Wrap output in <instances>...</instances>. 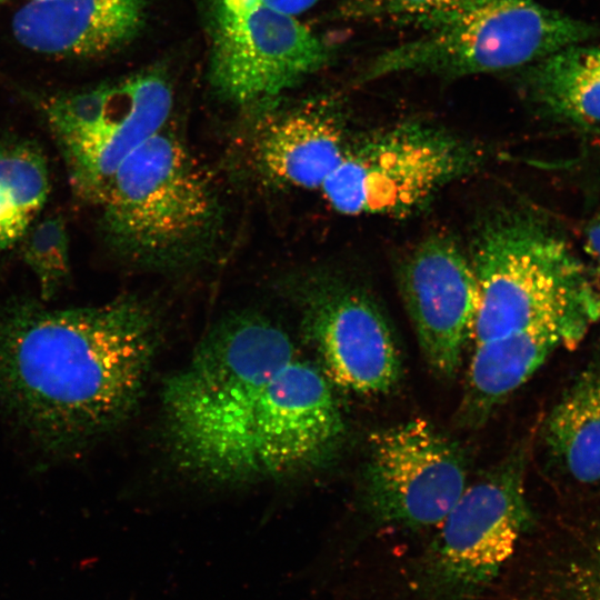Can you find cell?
<instances>
[{
  "label": "cell",
  "instance_id": "ac0fdd59",
  "mask_svg": "<svg viewBox=\"0 0 600 600\" xmlns=\"http://www.w3.org/2000/svg\"><path fill=\"white\" fill-rule=\"evenodd\" d=\"M49 191L48 162L34 142L0 144V252L20 242Z\"/></svg>",
  "mask_w": 600,
  "mask_h": 600
},
{
  "label": "cell",
  "instance_id": "cb8c5ba5",
  "mask_svg": "<svg viewBox=\"0 0 600 600\" xmlns=\"http://www.w3.org/2000/svg\"><path fill=\"white\" fill-rule=\"evenodd\" d=\"M29 1H40V0H29Z\"/></svg>",
  "mask_w": 600,
  "mask_h": 600
},
{
  "label": "cell",
  "instance_id": "ffe728a7",
  "mask_svg": "<svg viewBox=\"0 0 600 600\" xmlns=\"http://www.w3.org/2000/svg\"><path fill=\"white\" fill-rule=\"evenodd\" d=\"M491 0H344L342 16L362 21L414 26L423 31L446 24Z\"/></svg>",
  "mask_w": 600,
  "mask_h": 600
},
{
  "label": "cell",
  "instance_id": "7c38bea8",
  "mask_svg": "<svg viewBox=\"0 0 600 600\" xmlns=\"http://www.w3.org/2000/svg\"><path fill=\"white\" fill-rule=\"evenodd\" d=\"M400 289L428 364L452 378L472 338L479 303L469 256L449 237H429L402 264Z\"/></svg>",
  "mask_w": 600,
  "mask_h": 600
},
{
  "label": "cell",
  "instance_id": "6da1fadb",
  "mask_svg": "<svg viewBox=\"0 0 600 600\" xmlns=\"http://www.w3.org/2000/svg\"><path fill=\"white\" fill-rule=\"evenodd\" d=\"M162 402L179 460L214 480L311 467L344 434L330 381L258 312L219 321L166 381Z\"/></svg>",
  "mask_w": 600,
  "mask_h": 600
},
{
  "label": "cell",
  "instance_id": "30bf717a",
  "mask_svg": "<svg viewBox=\"0 0 600 600\" xmlns=\"http://www.w3.org/2000/svg\"><path fill=\"white\" fill-rule=\"evenodd\" d=\"M467 486L462 451L427 420H408L370 434L364 494L377 524L439 527Z\"/></svg>",
  "mask_w": 600,
  "mask_h": 600
},
{
  "label": "cell",
  "instance_id": "44dd1931",
  "mask_svg": "<svg viewBox=\"0 0 600 600\" xmlns=\"http://www.w3.org/2000/svg\"><path fill=\"white\" fill-rule=\"evenodd\" d=\"M21 243V256L34 273L42 300L51 299L70 273L69 237L61 216L36 220Z\"/></svg>",
  "mask_w": 600,
  "mask_h": 600
},
{
  "label": "cell",
  "instance_id": "52a82bcc",
  "mask_svg": "<svg viewBox=\"0 0 600 600\" xmlns=\"http://www.w3.org/2000/svg\"><path fill=\"white\" fill-rule=\"evenodd\" d=\"M526 464L522 446L467 486L410 569L409 590L416 599L477 600L493 584L531 523Z\"/></svg>",
  "mask_w": 600,
  "mask_h": 600
},
{
  "label": "cell",
  "instance_id": "7a4b0ae2",
  "mask_svg": "<svg viewBox=\"0 0 600 600\" xmlns=\"http://www.w3.org/2000/svg\"><path fill=\"white\" fill-rule=\"evenodd\" d=\"M149 303L0 306V412L43 450L66 454L136 408L159 341Z\"/></svg>",
  "mask_w": 600,
  "mask_h": 600
},
{
  "label": "cell",
  "instance_id": "603a6c76",
  "mask_svg": "<svg viewBox=\"0 0 600 600\" xmlns=\"http://www.w3.org/2000/svg\"><path fill=\"white\" fill-rule=\"evenodd\" d=\"M586 244L588 253L600 266V213L596 216L587 227Z\"/></svg>",
  "mask_w": 600,
  "mask_h": 600
},
{
  "label": "cell",
  "instance_id": "2e32d148",
  "mask_svg": "<svg viewBox=\"0 0 600 600\" xmlns=\"http://www.w3.org/2000/svg\"><path fill=\"white\" fill-rule=\"evenodd\" d=\"M520 70V88L540 113L600 131V47H566Z\"/></svg>",
  "mask_w": 600,
  "mask_h": 600
},
{
  "label": "cell",
  "instance_id": "5bb4252c",
  "mask_svg": "<svg viewBox=\"0 0 600 600\" xmlns=\"http://www.w3.org/2000/svg\"><path fill=\"white\" fill-rule=\"evenodd\" d=\"M143 22L142 0H40L14 13L12 32L39 53L93 58L133 40Z\"/></svg>",
  "mask_w": 600,
  "mask_h": 600
},
{
  "label": "cell",
  "instance_id": "d6986e66",
  "mask_svg": "<svg viewBox=\"0 0 600 600\" xmlns=\"http://www.w3.org/2000/svg\"><path fill=\"white\" fill-rule=\"evenodd\" d=\"M506 600H600V534L570 560L518 573Z\"/></svg>",
  "mask_w": 600,
  "mask_h": 600
},
{
  "label": "cell",
  "instance_id": "e0dca14e",
  "mask_svg": "<svg viewBox=\"0 0 600 600\" xmlns=\"http://www.w3.org/2000/svg\"><path fill=\"white\" fill-rule=\"evenodd\" d=\"M544 436L550 453L573 480L600 482V359L576 377L554 406Z\"/></svg>",
  "mask_w": 600,
  "mask_h": 600
},
{
  "label": "cell",
  "instance_id": "4fadbf2b",
  "mask_svg": "<svg viewBox=\"0 0 600 600\" xmlns=\"http://www.w3.org/2000/svg\"><path fill=\"white\" fill-rule=\"evenodd\" d=\"M349 139L338 106L318 99L264 119L251 154L268 181L319 191L339 166Z\"/></svg>",
  "mask_w": 600,
  "mask_h": 600
},
{
  "label": "cell",
  "instance_id": "7402d4cb",
  "mask_svg": "<svg viewBox=\"0 0 600 600\" xmlns=\"http://www.w3.org/2000/svg\"><path fill=\"white\" fill-rule=\"evenodd\" d=\"M258 1H260L262 4L271 9L296 17L329 0H258Z\"/></svg>",
  "mask_w": 600,
  "mask_h": 600
},
{
  "label": "cell",
  "instance_id": "8fae6325",
  "mask_svg": "<svg viewBox=\"0 0 600 600\" xmlns=\"http://www.w3.org/2000/svg\"><path fill=\"white\" fill-rule=\"evenodd\" d=\"M304 332L328 380L359 394L390 391L401 376L400 356L379 307L362 289L327 274L290 282Z\"/></svg>",
  "mask_w": 600,
  "mask_h": 600
},
{
  "label": "cell",
  "instance_id": "5b68a950",
  "mask_svg": "<svg viewBox=\"0 0 600 600\" xmlns=\"http://www.w3.org/2000/svg\"><path fill=\"white\" fill-rule=\"evenodd\" d=\"M599 34V26L537 0H491L379 53L357 81L402 73L458 78L522 69Z\"/></svg>",
  "mask_w": 600,
  "mask_h": 600
},
{
  "label": "cell",
  "instance_id": "3957f363",
  "mask_svg": "<svg viewBox=\"0 0 600 600\" xmlns=\"http://www.w3.org/2000/svg\"><path fill=\"white\" fill-rule=\"evenodd\" d=\"M99 207L111 248L152 270H176L203 260L222 231V204L213 182L164 129L120 164Z\"/></svg>",
  "mask_w": 600,
  "mask_h": 600
},
{
  "label": "cell",
  "instance_id": "d4e9b609",
  "mask_svg": "<svg viewBox=\"0 0 600 600\" xmlns=\"http://www.w3.org/2000/svg\"><path fill=\"white\" fill-rule=\"evenodd\" d=\"M1 1V0H0Z\"/></svg>",
  "mask_w": 600,
  "mask_h": 600
},
{
  "label": "cell",
  "instance_id": "8992f818",
  "mask_svg": "<svg viewBox=\"0 0 600 600\" xmlns=\"http://www.w3.org/2000/svg\"><path fill=\"white\" fill-rule=\"evenodd\" d=\"M482 162L478 146L444 128L400 121L350 138L319 191L341 214L401 217L428 204Z\"/></svg>",
  "mask_w": 600,
  "mask_h": 600
},
{
  "label": "cell",
  "instance_id": "9a60e30c",
  "mask_svg": "<svg viewBox=\"0 0 600 600\" xmlns=\"http://www.w3.org/2000/svg\"><path fill=\"white\" fill-rule=\"evenodd\" d=\"M596 322L588 317L553 318L476 343L459 408L461 422L480 426L557 348L578 346Z\"/></svg>",
  "mask_w": 600,
  "mask_h": 600
},
{
  "label": "cell",
  "instance_id": "9c48e42d",
  "mask_svg": "<svg viewBox=\"0 0 600 600\" xmlns=\"http://www.w3.org/2000/svg\"><path fill=\"white\" fill-rule=\"evenodd\" d=\"M43 109L74 194L99 206L120 164L164 128L172 89L164 71L149 69L113 84L54 96Z\"/></svg>",
  "mask_w": 600,
  "mask_h": 600
},
{
  "label": "cell",
  "instance_id": "ba28073f",
  "mask_svg": "<svg viewBox=\"0 0 600 600\" xmlns=\"http://www.w3.org/2000/svg\"><path fill=\"white\" fill-rule=\"evenodd\" d=\"M204 17L209 82L236 107L267 112L334 57L330 43L294 16L258 0H209Z\"/></svg>",
  "mask_w": 600,
  "mask_h": 600
},
{
  "label": "cell",
  "instance_id": "277c9868",
  "mask_svg": "<svg viewBox=\"0 0 600 600\" xmlns=\"http://www.w3.org/2000/svg\"><path fill=\"white\" fill-rule=\"evenodd\" d=\"M479 303L474 344L560 317L600 319V292L568 241L541 217L506 209L478 228L470 252Z\"/></svg>",
  "mask_w": 600,
  "mask_h": 600
}]
</instances>
